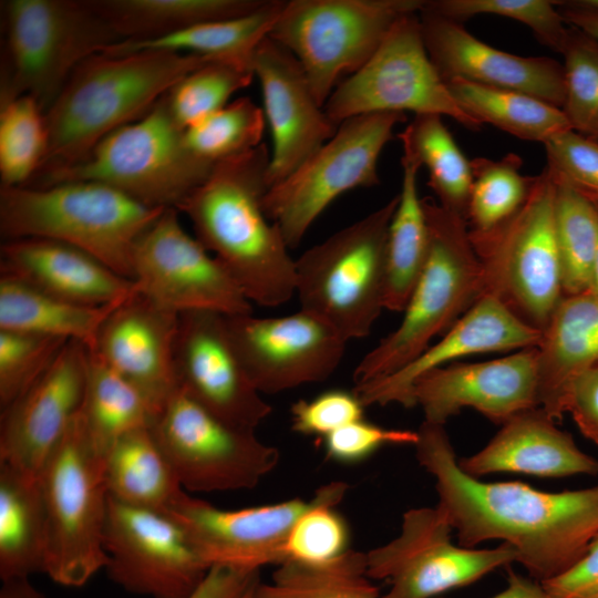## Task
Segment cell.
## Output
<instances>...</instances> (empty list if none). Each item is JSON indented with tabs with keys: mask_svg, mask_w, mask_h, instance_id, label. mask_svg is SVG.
Instances as JSON below:
<instances>
[{
	"mask_svg": "<svg viewBox=\"0 0 598 598\" xmlns=\"http://www.w3.org/2000/svg\"><path fill=\"white\" fill-rule=\"evenodd\" d=\"M415 455L435 477L437 508L462 547L502 539L543 582L571 568L598 534V486L548 493L522 482L485 483L461 470L442 424L423 421Z\"/></svg>",
	"mask_w": 598,
	"mask_h": 598,
	"instance_id": "1",
	"label": "cell"
},
{
	"mask_svg": "<svg viewBox=\"0 0 598 598\" xmlns=\"http://www.w3.org/2000/svg\"><path fill=\"white\" fill-rule=\"evenodd\" d=\"M269 159L262 143L216 163L176 209L189 219L195 237L226 267L250 302L275 308L296 292V264L262 207Z\"/></svg>",
	"mask_w": 598,
	"mask_h": 598,
	"instance_id": "2",
	"label": "cell"
},
{
	"mask_svg": "<svg viewBox=\"0 0 598 598\" xmlns=\"http://www.w3.org/2000/svg\"><path fill=\"white\" fill-rule=\"evenodd\" d=\"M209 61L168 50L85 59L44 112L48 147L33 179L85 161L104 137L144 117L181 79Z\"/></svg>",
	"mask_w": 598,
	"mask_h": 598,
	"instance_id": "3",
	"label": "cell"
},
{
	"mask_svg": "<svg viewBox=\"0 0 598 598\" xmlns=\"http://www.w3.org/2000/svg\"><path fill=\"white\" fill-rule=\"evenodd\" d=\"M164 209L95 181L1 187L0 233L71 245L132 280L135 245Z\"/></svg>",
	"mask_w": 598,
	"mask_h": 598,
	"instance_id": "4",
	"label": "cell"
},
{
	"mask_svg": "<svg viewBox=\"0 0 598 598\" xmlns=\"http://www.w3.org/2000/svg\"><path fill=\"white\" fill-rule=\"evenodd\" d=\"M422 202L430 231L425 267L399 327L355 367V386L391 375L408 365L482 295V266L471 243L466 219L432 198H422Z\"/></svg>",
	"mask_w": 598,
	"mask_h": 598,
	"instance_id": "5",
	"label": "cell"
},
{
	"mask_svg": "<svg viewBox=\"0 0 598 598\" xmlns=\"http://www.w3.org/2000/svg\"><path fill=\"white\" fill-rule=\"evenodd\" d=\"M0 105L22 95L45 112L76 66L121 42L86 0H8Z\"/></svg>",
	"mask_w": 598,
	"mask_h": 598,
	"instance_id": "6",
	"label": "cell"
},
{
	"mask_svg": "<svg viewBox=\"0 0 598 598\" xmlns=\"http://www.w3.org/2000/svg\"><path fill=\"white\" fill-rule=\"evenodd\" d=\"M214 165L187 147L164 95L144 117L104 137L85 161L38 176L27 186L95 181L147 206L176 208Z\"/></svg>",
	"mask_w": 598,
	"mask_h": 598,
	"instance_id": "7",
	"label": "cell"
},
{
	"mask_svg": "<svg viewBox=\"0 0 598 598\" xmlns=\"http://www.w3.org/2000/svg\"><path fill=\"white\" fill-rule=\"evenodd\" d=\"M39 481L47 522L44 574L59 585L82 587L107 565L109 491L104 457L92 445L80 412Z\"/></svg>",
	"mask_w": 598,
	"mask_h": 598,
	"instance_id": "8",
	"label": "cell"
},
{
	"mask_svg": "<svg viewBox=\"0 0 598 598\" xmlns=\"http://www.w3.org/2000/svg\"><path fill=\"white\" fill-rule=\"evenodd\" d=\"M395 195L380 208L306 250L296 264L301 309L347 341L370 334L384 309L385 246Z\"/></svg>",
	"mask_w": 598,
	"mask_h": 598,
	"instance_id": "9",
	"label": "cell"
},
{
	"mask_svg": "<svg viewBox=\"0 0 598 598\" xmlns=\"http://www.w3.org/2000/svg\"><path fill=\"white\" fill-rule=\"evenodd\" d=\"M555 197V182L544 169L513 217L487 233L468 229L482 266V295L496 297L540 332L564 297Z\"/></svg>",
	"mask_w": 598,
	"mask_h": 598,
	"instance_id": "10",
	"label": "cell"
},
{
	"mask_svg": "<svg viewBox=\"0 0 598 598\" xmlns=\"http://www.w3.org/2000/svg\"><path fill=\"white\" fill-rule=\"evenodd\" d=\"M425 0H289L269 37L300 63L323 106L336 86L358 71L404 16Z\"/></svg>",
	"mask_w": 598,
	"mask_h": 598,
	"instance_id": "11",
	"label": "cell"
},
{
	"mask_svg": "<svg viewBox=\"0 0 598 598\" xmlns=\"http://www.w3.org/2000/svg\"><path fill=\"white\" fill-rule=\"evenodd\" d=\"M405 118L404 113H373L343 121L301 166L267 189L264 210L290 249L339 196L380 183L379 157Z\"/></svg>",
	"mask_w": 598,
	"mask_h": 598,
	"instance_id": "12",
	"label": "cell"
},
{
	"mask_svg": "<svg viewBox=\"0 0 598 598\" xmlns=\"http://www.w3.org/2000/svg\"><path fill=\"white\" fill-rule=\"evenodd\" d=\"M323 110L337 126L359 115L406 111L448 116L471 131L483 126L458 105L431 61L420 13L402 17L373 55L336 86Z\"/></svg>",
	"mask_w": 598,
	"mask_h": 598,
	"instance_id": "13",
	"label": "cell"
},
{
	"mask_svg": "<svg viewBox=\"0 0 598 598\" xmlns=\"http://www.w3.org/2000/svg\"><path fill=\"white\" fill-rule=\"evenodd\" d=\"M151 431L189 492L254 488L280 460L279 450L260 441L255 431L225 422L179 388Z\"/></svg>",
	"mask_w": 598,
	"mask_h": 598,
	"instance_id": "14",
	"label": "cell"
},
{
	"mask_svg": "<svg viewBox=\"0 0 598 598\" xmlns=\"http://www.w3.org/2000/svg\"><path fill=\"white\" fill-rule=\"evenodd\" d=\"M165 208L133 252L138 293L177 315L209 311L226 317L252 313V303L226 267Z\"/></svg>",
	"mask_w": 598,
	"mask_h": 598,
	"instance_id": "15",
	"label": "cell"
},
{
	"mask_svg": "<svg viewBox=\"0 0 598 598\" xmlns=\"http://www.w3.org/2000/svg\"><path fill=\"white\" fill-rule=\"evenodd\" d=\"M452 530L437 507L405 512L400 534L365 553L368 576L390 582L381 598H437L517 560L507 543L493 549L457 547Z\"/></svg>",
	"mask_w": 598,
	"mask_h": 598,
	"instance_id": "16",
	"label": "cell"
},
{
	"mask_svg": "<svg viewBox=\"0 0 598 598\" xmlns=\"http://www.w3.org/2000/svg\"><path fill=\"white\" fill-rule=\"evenodd\" d=\"M104 548L109 577L138 596L187 598L209 569L168 513L131 506L110 495Z\"/></svg>",
	"mask_w": 598,
	"mask_h": 598,
	"instance_id": "17",
	"label": "cell"
},
{
	"mask_svg": "<svg viewBox=\"0 0 598 598\" xmlns=\"http://www.w3.org/2000/svg\"><path fill=\"white\" fill-rule=\"evenodd\" d=\"M234 348L254 386L275 394L327 380L348 342L333 327L300 309L282 317H226Z\"/></svg>",
	"mask_w": 598,
	"mask_h": 598,
	"instance_id": "18",
	"label": "cell"
},
{
	"mask_svg": "<svg viewBox=\"0 0 598 598\" xmlns=\"http://www.w3.org/2000/svg\"><path fill=\"white\" fill-rule=\"evenodd\" d=\"M174 360L178 388L225 422L255 431L272 412L234 348L225 316L179 315Z\"/></svg>",
	"mask_w": 598,
	"mask_h": 598,
	"instance_id": "19",
	"label": "cell"
},
{
	"mask_svg": "<svg viewBox=\"0 0 598 598\" xmlns=\"http://www.w3.org/2000/svg\"><path fill=\"white\" fill-rule=\"evenodd\" d=\"M299 497L221 509L185 491L167 512L186 530L203 560L213 566L258 569L285 561L283 548L297 519L313 504Z\"/></svg>",
	"mask_w": 598,
	"mask_h": 598,
	"instance_id": "20",
	"label": "cell"
},
{
	"mask_svg": "<svg viewBox=\"0 0 598 598\" xmlns=\"http://www.w3.org/2000/svg\"><path fill=\"white\" fill-rule=\"evenodd\" d=\"M86 348L69 341L48 371L0 417V463L39 477L82 408Z\"/></svg>",
	"mask_w": 598,
	"mask_h": 598,
	"instance_id": "21",
	"label": "cell"
},
{
	"mask_svg": "<svg viewBox=\"0 0 598 598\" xmlns=\"http://www.w3.org/2000/svg\"><path fill=\"white\" fill-rule=\"evenodd\" d=\"M412 395L423 410L424 421L431 423L444 425L463 409L472 408L503 425L516 414L539 406L537 349L433 369L415 380Z\"/></svg>",
	"mask_w": 598,
	"mask_h": 598,
	"instance_id": "22",
	"label": "cell"
},
{
	"mask_svg": "<svg viewBox=\"0 0 598 598\" xmlns=\"http://www.w3.org/2000/svg\"><path fill=\"white\" fill-rule=\"evenodd\" d=\"M272 140L267 169L268 187L301 166L336 133L298 62L270 37L259 45L252 64Z\"/></svg>",
	"mask_w": 598,
	"mask_h": 598,
	"instance_id": "23",
	"label": "cell"
},
{
	"mask_svg": "<svg viewBox=\"0 0 598 598\" xmlns=\"http://www.w3.org/2000/svg\"><path fill=\"white\" fill-rule=\"evenodd\" d=\"M178 319L135 289L111 312L90 349L140 391L155 416L178 389Z\"/></svg>",
	"mask_w": 598,
	"mask_h": 598,
	"instance_id": "24",
	"label": "cell"
},
{
	"mask_svg": "<svg viewBox=\"0 0 598 598\" xmlns=\"http://www.w3.org/2000/svg\"><path fill=\"white\" fill-rule=\"evenodd\" d=\"M431 61L446 83L462 79L518 91L563 109L564 65L548 56H520L498 50L471 34L462 23L420 12Z\"/></svg>",
	"mask_w": 598,
	"mask_h": 598,
	"instance_id": "25",
	"label": "cell"
},
{
	"mask_svg": "<svg viewBox=\"0 0 598 598\" xmlns=\"http://www.w3.org/2000/svg\"><path fill=\"white\" fill-rule=\"evenodd\" d=\"M542 332L525 324L491 295L477 301L412 362L385 378L354 386L364 406L399 403L415 406L412 388L422 374L463 357L536 348Z\"/></svg>",
	"mask_w": 598,
	"mask_h": 598,
	"instance_id": "26",
	"label": "cell"
},
{
	"mask_svg": "<svg viewBox=\"0 0 598 598\" xmlns=\"http://www.w3.org/2000/svg\"><path fill=\"white\" fill-rule=\"evenodd\" d=\"M0 274L68 301L105 306L127 298L134 282L71 245L37 237L4 240Z\"/></svg>",
	"mask_w": 598,
	"mask_h": 598,
	"instance_id": "27",
	"label": "cell"
},
{
	"mask_svg": "<svg viewBox=\"0 0 598 598\" xmlns=\"http://www.w3.org/2000/svg\"><path fill=\"white\" fill-rule=\"evenodd\" d=\"M554 422L539 406L520 412L505 422L484 448L457 461L458 466L473 477L498 472L540 477L598 474V461Z\"/></svg>",
	"mask_w": 598,
	"mask_h": 598,
	"instance_id": "28",
	"label": "cell"
},
{
	"mask_svg": "<svg viewBox=\"0 0 598 598\" xmlns=\"http://www.w3.org/2000/svg\"><path fill=\"white\" fill-rule=\"evenodd\" d=\"M536 349L539 408L560 421L571 382L598 364V297L564 296Z\"/></svg>",
	"mask_w": 598,
	"mask_h": 598,
	"instance_id": "29",
	"label": "cell"
},
{
	"mask_svg": "<svg viewBox=\"0 0 598 598\" xmlns=\"http://www.w3.org/2000/svg\"><path fill=\"white\" fill-rule=\"evenodd\" d=\"M285 2L265 0L256 10L240 17L205 22L156 40L121 41L104 52L121 54L142 50H168L202 55L254 73L256 52L269 37Z\"/></svg>",
	"mask_w": 598,
	"mask_h": 598,
	"instance_id": "30",
	"label": "cell"
},
{
	"mask_svg": "<svg viewBox=\"0 0 598 598\" xmlns=\"http://www.w3.org/2000/svg\"><path fill=\"white\" fill-rule=\"evenodd\" d=\"M47 522L39 477L0 463V578L45 573Z\"/></svg>",
	"mask_w": 598,
	"mask_h": 598,
	"instance_id": "31",
	"label": "cell"
},
{
	"mask_svg": "<svg viewBox=\"0 0 598 598\" xmlns=\"http://www.w3.org/2000/svg\"><path fill=\"white\" fill-rule=\"evenodd\" d=\"M123 300L81 305L0 274V330L56 337L92 349L104 321Z\"/></svg>",
	"mask_w": 598,
	"mask_h": 598,
	"instance_id": "32",
	"label": "cell"
},
{
	"mask_svg": "<svg viewBox=\"0 0 598 598\" xmlns=\"http://www.w3.org/2000/svg\"><path fill=\"white\" fill-rule=\"evenodd\" d=\"M109 495L124 504L167 512L185 491L151 427L120 437L104 455Z\"/></svg>",
	"mask_w": 598,
	"mask_h": 598,
	"instance_id": "33",
	"label": "cell"
},
{
	"mask_svg": "<svg viewBox=\"0 0 598 598\" xmlns=\"http://www.w3.org/2000/svg\"><path fill=\"white\" fill-rule=\"evenodd\" d=\"M399 200L390 221L385 246L384 309L403 311L425 267L430 231L417 193L419 161L403 148Z\"/></svg>",
	"mask_w": 598,
	"mask_h": 598,
	"instance_id": "34",
	"label": "cell"
},
{
	"mask_svg": "<svg viewBox=\"0 0 598 598\" xmlns=\"http://www.w3.org/2000/svg\"><path fill=\"white\" fill-rule=\"evenodd\" d=\"M121 41L161 39L205 22L247 14L265 0H86Z\"/></svg>",
	"mask_w": 598,
	"mask_h": 598,
	"instance_id": "35",
	"label": "cell"
},
{
	"mask_svg": "<svg viewBox=\"0 0 598 598\" xmlns=\"http://www.w3.org/2000/svg\"><path fill=\"white\" fill-rule=\"evenodd\" d=\"M80 413L92 445L103 457L120 437L151 427L155 417L140 391L90 349Z\"/></svg>",
	"mask_w": 598,
	"mask_h": 598,
	"instance_id": "36",
	"label": "cell"
},
{
	"mask_svg": "<svg viewBox=\"0 0 598 598\" xmlns=\"http://www.w3.org/2000/svg\"><path fill=\"white\" fill-rule=\"evenodd\" d=\"M458 105L482 125L491 124L517 138L546 143L571 130L561 109L518 91L462 79L446 82Z\"/></svg>",
	"mask_w": 598,
	"mask_h": 598,
	"instance_id": "37",
	"label": "cell"
},
{
	"mask_svg": "<svg viewBox=\"0 0 598 598\" xmlns=\"http://www.w3.org/2000/svg\"><path fill=\"white\" fill-rule=\"evenodd\" d=\"M408 150L429 173V186L439 204L466 219L473 185L471 161L461 151L437 114H419L398 134Z\"/></svg>",
	"mask_w": 598,
	"mask_h": 598,
	"instance_id": "38",
	"label": "cell"
},
{
	"mask_svg": "<svg viewBox=\"0 0 598 598\" xmlns=\"http://www.w3.org/2000/svg\"><path fill=\"white\" fill-rule=\"evenodd\" d=\"M257 598H380V589L368 576L365 553L349 549L324 563L277 566Z\"/></svg>",
	"mask_w": 598,
	"mask_h": 598,
	"instance_id": "39",
	"label": "cell"
},
{
	"mask_svg": "<svg viewBox=\"0 0 598 598\" xmlns=\"http://www.w3.org/2000/svg\"><path fill=\"white\" fill-rule=\"evenodd\" d=\"M554 179V178H553ZM555 228L564 296L590 290L598 247V212L573 188L555 181Z\"/></svg>",
	"mask_w": 598,
	"mask_h": 598,
	"instance_id": "40",
	"label": "cell"
},
{
	"mask_svg": "<svg viewBox=\"0 0 598 598\" xmlns=\"http://www.w3.org/2000/svg\"><path fill=\"white\" fill-rule=\"evenodd\" d=\"M473 185L466 221L471 231L487 233L513 217L526 202L535 176L520 173L522 158L507 154L493 161L477 157L471 161Z\"/></svg>",
	"mask_w": 598,
	"mask_h": 598,
	"instance_id": "41",
	"label": "cell"
},
{
	"mask_svg": "<svg viewBox=\"0 0 598 598\" xmlns=\"http://www.w3.org/2000/svg\"><path fill=\"white\" fill-rule=\"evenodd\" d=\"M48 147L44 112L30 95L0 105L1 187L27 186L42 166Z\"/></svg>",
	"mask_w": 598,
	"mask_h": 598,
	"instance_id": "42",
	"label": "cell"
},
{
	"mask_svg": "<svg viewBox=\"0 0 598 598\" xmlns=\"http://www.w3.org/2000/svg\"><path fill=\"white\" fill-rule=\"evenodd\" d=\"M348 489L349 484L341 481L317 489L315 504L297 519L287 537L283 563L319 564L350 549L349 525L336 509Z\"/></svg>",
	"mask_w": 598,
	"mask_h": 598,
	"instance_id": "43",
	"label": "cell"
},
{
	"mask_svg": "<svg viewBox=\"0 0 598 598\" xmlns=\"http://www.w3.org/2000/svg\"><path fill=\"white\" fill-rule=\"evenodd\" d=\"M266 124L264 110L241 96L185 128L184 138L195 155L216 164L262 144Z\"/></svg>",
	"mask_w": 598,
	"mask_h": 598,
	"instance_id": "44",
	"label": "cell"
},
{
	"mask_svg": "<svg viewBox=\"0 0 598 598\" xmlns=\"http://www.w3.org/2000/svg\"><path fill=\"white\" fill-rule=\"evenodd\" d=\"M254 78L251 71L209 61L181 79L165 97L174 120L185 130L225 107Z\"/></svg>",
	"mask_w": 598,
	"mask_h": 598,
	"instance_id": "45",
	"label": "cell"
},
{
	"mask_svg": "<svg viewBox=\"0 0 598 598\" xmlns=\"http://www.w3.org/2000/svg\"><path fill=\"white\" fill-rule=\"evenodd\" d=\"M421 11L462 23L480 14L516 20L528 27L536 39L553 51L563 53L569 27L548 0H425Z\"/></svg>",
	"mask_w": 598,
	"mask_h": 598,
	"instance_id": "46",
	"label": "cell"
},
{
	"mask_svg": "<svg viewBox=\"0 0 598 598\" xmlns=\"http://www.w3.org/2000/svg\"><path fill=\"white\" fill-rule=\"evenodd\" d=\"M561 54L565 73V101L561 110L573 131L598 140V43L569 27Z\"/></svg>",
	"mask_w": 598,
	"mask_h": 598,
	"instance_id": "47",
	"label": "cell"
},
{
	"mask_svg": "<svg viewBox=\"0 0 598 598\" xmlns=\"http://www.w3.org/2000/svg\"><path fill=\"white\" fill-rule=\"evenodd\" d=\"M68 340L0 330V408L6 409L52 365Z\"/></svg>",
	"mask_w": 598,
	"mask_h": 598,
	"instance_id": "48",
	"label": "cell"
},
{
	"mask_svg": "<svg viewBox=\"0 0 598 598\" xmlns=\"http://www.w3.org/2000/svg\"><path fill=\"white\" fill-rule=\"evenodd\" d=\"M546 171L592 204H598V142L573 130L544 143Z\"/></svg>",
	"mask_w": 598,
	"mask_h": 598,
	"instance_id": "49",
	"label": "cell"
},
{
	"mask_svg": "<svg viewBox=\"0 0 598 598\" xmlns=\"http://www.w3.org/2000/svg\"><path fill=\"white\" fill-rule=\"evenodd\" d=\"M364 405L354 391L329 390L311 400L292 404L291 429L302 435L326 437L336 430L363 419Z\"/></svg>",
	"mask_w": 598,
	"mask_h": 598,
	"instance_id": "50",
	"label": "cell"
},
{
	"mask_svg": "<svg viewBox=\"0 0 598 598\" xmlns=\"http://www.w3.org/2000/svg\"><path fill=\"white\" fill-rule=\"evenodd\" d=\"M417 437V431L386 429L361 419L327 435L324 451L332 461L353 464L385 445H415Z\"/></svg>",
	"mask_w": 598,
	"mask_h": 598,
	"instance_id": "51",
	"label": "cell"
},
{
	"mask_svg": "<svg viewBox=\"0 0 598 598\" xmlns=\"http://www.w3.org/2000/svg\"><path fill=\"white\" fill-rule=\"evenodd\" d=\"M540 584L549 598H598V534L571 568Z\"/></svg>",
	"mask_w": 598,
	"mask_h": 598,
	"instance_id": "52",
	"label": "cell"
},
{
	"mask_svg": "<svg viewBox=\"0 0 598 598\" xmlns=\"http://www.w3.org/2000/svg\"><path fill=\"white\" fill-rule=\"evenodd\" d=\"M260 570L213 566L187 598H257Z\"/></svg>",
	"mask_w": 598,
	"mask_h": 598,
	"instance_id": "53",
	"label": "cell"
},
{
	"mask_svg": "<svg viewBox=\"0 0 598 598\" xmlns=\"http://www.w3.org/2000/svg\"><path fill=\"white\" fill-rule=\"evenodd\" d=\"M565 412L571 414L581 434L598 445V364L571 382Z\"/></svg>",
	"mask_w": 598,
	"mask_h": 598,
	"instance_id": "54",
	"label": "cell"
},
{
	"mask_svg": "<svg viewBox=\"0 0 598 598\" xmlns=\"http://www.w3.org/2000/svg\"><path fill=\"white\" fill-rule=\"evenodd\" d=\"M492 598H549L542 584L508 569L507 587Z\"/></svg>",
	"mask_w": 598,
	"mask_h": 598,
	"instance_id": "55",
	"label": "cell"
},
{
	"mask_svg": "<svg viewBox=\"0 0 598 598\" xmlns=\"http://www.w3.org/2000/svg\"><path fill=\"white\" fill-rule=\"evenodd\" d=\"M555 6L567 25L584 32L598 43V13L561 7L556 3Z\"/></svg>",
	"mask_w": 598,
	"mask_h": 598,
	"instance_id": "56",
	"label": "cell"
},
{
	"mask_svg": "<svg viewBox=\"0 0 598 598\" xmlns=\"http://www.w3.org/2000/svg\"><path fill=\"white\" fill-rule=\"evenodd\" d=\"M0 598H45L31 582L30 578L2 581Z\"/></svg>",
	"mask_w": 598,
	"mask_h": 598,
	"instance_id": "57",
	"label": "cell"
},
{
	"mask_svg": "<svg viewBox=\"0 0 598 598\" xmlns=\"http://www.w3.org/2000/svg\"><path fill=\"white\" fill-rule=\"evenodd\" d=\"M557 6L598 13V0H561Z\"/></svg>",
	"mask_w": 598,
	"mask_h": 598,
	"instance_id": "58",
	"label": "cell"
},
{
	"mask_svg": "<svg viewBox=\"0 0 598 598\" xmlns=\"http://www.w3.org/2000/svg\"><path fill=\"white\" fill-rule=\"evenodd\" d=\"M591 293H594L596 297H598V247L597 252L592 266L591 271V283H590V290Z\"/></svg>",
	"mask_w": 598,
	"mask_h": 598,
	"instance_id": "59",
	"label": "cell"
},
{
	"mask_svg": "<svg viewBox=\"0 0 598 598\" xmlns=\"http://www.w3.org/2000/svg\"><path fill=\"white\" fill-rule=\"evenodd\" d=\"M594 205H595V207H596V209H597V212H598V204H594Z\"/></svg>",
	"mask_w": 598,
	"mask_h": 598,
	"instance_id": "60",
	"label": "cell"
},
{
	"mask_svg": "<svg viewBox=\"0 0 598 598\" xmlns=\"http://www.w3.org/2000/svg\"><path fill=\"white\" fill-rule=\"evenodd\" d=\"M598 142V140H596Z\"/></svg>",
	"mask_w": 598,
	"mask_h": 598,
	"instance_id": "61",
	"label": "cell"
}]
</instances>
